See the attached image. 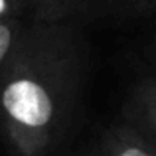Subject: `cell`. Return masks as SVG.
<instances>
[{
  "mask_svg": "<svg viewBox=\"0 0 156 156\" xmlns=\"http://www.w3.org/2000/svg\"><path fill=\"white\" fill-rule=\"evenodd\" d=\"M130 0H28L30 22L73 24L87 28L115 16H129Z\"/></svg>",
  "mask_w": 156,
  "mask_h": 156,
  "instance_id": "7a4b0ae2",
  "label": "cell"
},
{
  "mask_svg": "<svg viewBox=\"0 0 156 156\" xmlns=\"http://www.w3.org/2000/svg\"><path fill=\"white\" fill-rule=\"evenodd\" d=\"M28 20L26 18H10V20H0V75L4 73L8 61L12 59L18 46L20 38L24 34Z\"/></svg>",
  "mask_w": 156,
  "mask_h": 156,
  "instance_id": "5b68a950",
  "label": "cell"
},
{
  "mask_svg": "<svg viewBox=\"0 0 156 156\" xmlns=\"http://www.w3.org/2000/svg\"><path fill=\"white\" fill-rule=\"evenodd\" d=\"M126 121L138 126L146 134V138L156 146V103L130 97V103L126 107Z\"/></svg>",
  "mask_w": 156,
  "mask_h": 156,
  "instance_id": "277c9868",
  "label": "cell"
},
{
  "mask_svg": "<svg viewBox=\"0 0 156 156\" xmlns=\"http://www.w3.org/2000/svg\"><path fill=\"white\" fill-rule=\"evenodd\" d=\"M133 97L156 103V77H150V79H144L140 83H136V87L133 91Z\"/></svg>",
  "mask_w": 156,
  "mask_h": 156,
  "instance_id": "ba28073f",
  "label": "cell"
},
{
  "mask_svg": "<svg viewBox=\"0 0 156 156\" xmlns=\"http://www.w3.org/2000/svg\"><path fill=\"white\" fill-rule=\"evenodd\" d=\"M89 67L85 28L28 20L0 75V134L16 156H50L61 144Z\"/></svg>",
  "mask_w": 156,
  "mask_h": 156,
  "instance_id": "6da1fadb",
  "label": "cell"
},
{
  "mask_svg": "<svg viewBox=\"0 0 156 156\" xmlns=\"http://www.w3.org/2000/svg\"><path fill=\"white\" fill-rule=\"evenodd\" d=\"M97 156H156V146L130 121L107 129L97 144Z\"/></svg>",
  "mask_w": 156,
  "mask_h": 156,
  "instance_id": "3957f363",
  "label": "cell"
},
{
  "mask_svg": "<svg viewBox=\"0 0 156 156\" xmlns=\"http://www.w3.org/2000/svg\"><path fill=\"white\" fill-rule=\"evenodd\" d=\"M10 18L28 20V0H0V20Z\"/></svg>",
  "mask_w": 156,
  "mask_h": 156,
  "instance_id": "8992f818",
  "label": "cell"
},
{
  "mask_svg": "<svg viewBox=\"0 0 156 156\" xmlns=\"http://www.w3.org/2000/svg\"><path fill=\"white\" fill-rule=\"evenodd\" d=\"M150 14H156V0H130L129 2V16L144 18Z\"/></svg>",
  "mask_w": 156,
  "mask_h": 156,
  "instance_id": "52a82bcc",
  "label": "cell"
}]
</instances>
